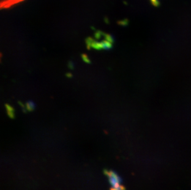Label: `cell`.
Listing matches in <instances>:
<instances>
[{
    "label": "cell",
    "instance_id": "8992f818",
    "mask_svg": "<svg viewBox=\"0 0 191 190\" xmlns=\"http://www.w3.org/2000/svg\"><path fill=\"white\" fill-rule=\"evenodd\" d=\"M150 1L152 3V4L154 6H157L159 5V1H158V0H150Z\"/></svg>",
    "mask_w": 191,
    "mask_h": 190
},
{
    "label": "cell",
    "instance_id": "7a4b0ae2",
    "mask_svg": "<svg viewBox=\"0 0 191 190\" xmlns=\"http://www.w3.org/2000/svg\"><path fill=\"white\" fill-rule=\"evenodd\" d=\"M24 0H0L1 2V8L2 9L10 8L21 2H22Z\"/></svg>",
    "mask_w": 191,
    "mask_h": 190
},
{
    "label": "cell",
    "instance_id": "5b68a950",
    "mask_svg": "<svg viewBox=\"0 0 191 190\" xmlns=\"http://www.w3.org/2000/svg\"><path fill=\"white\" fill-rule=\"evenodd\" d=\"M19 104L21 105V107H22V111H23V112H27V108H26V106H24L21 102H19Z\"/></svg>",
    "mask_w": 191,
    "mask_h": 190
},
{
    "label": "cell",
    "instance_id": "6da1fadb",
    "mask_svg": "<svg viewBox=\"0 0 191 190\" xmlns=\"http://www.w3.org/2000/svg\"><path fill=\"white\" fill-rule=\"evenodd\" d=\"M105 174L108 177L109 182L111 184L110 190H124V186L122 184L121 177L113 170H104Z\"/></svg>",
    "mask_w": 191,
    "mask_h": 190
},
{
    "label": "cell",
    "instance_id": "3957f363",
    "mask_svg": "<svg viewBox=\"0 0 191 190\" xmlns=\"http://www.w3.org/2000/svg\"><path fill=\"white\" fill-rule=\"evenodd\" d=\"M5 107L6 109L8 116L11 118H15V114H14V108L11 106L9 105L8 104H5Z\"/></svg>",
    "mask_w": 191,
    "mask_h": 190
},
{
    "label": "cell",
    "instance_id": "277c9868",
    "mask_svg": "<svg viewBox=\"0 0 191 190\" xmlns=\"http://www.w3.org/2000/svg\"><path fill=\"white\" fill-rule=\"evenodd\" d=\"M26 108L28 111H33L35 109V105L32 101H29L26 103Z\"/></svg>",
    "mask_w": 191,
    "mask_h": 190
}]
</instances>
